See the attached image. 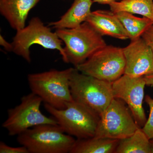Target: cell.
Segmentation results:
<instances>
[{
	"instance_id": "obj_1",
	"label": "cell",
	"mask_w": 153,
	"mask_h": 153,
	"mask_svg": "<svg viewBox=\"0 0 153 153\" xmlns=\"http://www.w3.org/2000/svg\"><path fill=\"white\" fill-rule=\"evenodd\" d=\"M73 69L29 74L28 81L31 91L41 97L44 103L57 109H65L74 101L69 86Z\"/></svg>"
},
{
	"instance_id": "obj_24",
	"label": "cell",
	"mask_w": 153,
	"mask_h": 153,
	"mask_svg": "<svg viewBox=\"0 0 153 153\" xmlns=\"http://www.w3.org/2000/svg\"><path fill=\"white\" fill-rule=\"evenodd\" d=\"M93 2L97 3L103 5H109L114 2L117 1L118 0H92Z\"/></svg>"
},
{
	"instance_id": "obj_25",
	"label": "cell",
	"mask_w": 153,
	"mask_h": 153,
	"mask_svg": "<svg viewBox=\"0 0 153 153\" xmlns=\"http://www.w3.org/2000/svg\"><path fill=\"white\" fill-rule=\"evenodd\" d=\"M150 146L151 153H153V139L150 140Z\"/></svg>"
},
{
	"instance_id": "obj_19",
	"label": "cell",
	"mask_w": 153,
	"mask_h": 153,
	"mask_svg": "<svg viewBox=\"0 0 153 153\" xmlns=\"http://www.w3.org/2000/svg\"><path fill=\"white\" fill-rule=\"evenodd\" d=\"M145 101L149 107V118L143 127L142 130L150 140L153 139V99L150 96L145 97Z\"/></svg>"
},
{
	"instance_id": "obj_15",
	"label": "cell",
	"mask_w": 153,
	"mask_h": 153,
	"mask_svg": "<svg viewBox=\"0 0 153 153\" xmlns=\"http://www.w3.org/2000/svg\"><path fill=\"white\" fill-rule=\"evenodd\" d=\"M120 141L95 137L77 139L70 153H115Z\"/></svg>"
},
{
	"instance_id": "obj_8",
	"label": "cell",
	"mask_w": 153,
	"mask_h": 153,
	"mask_svg": "<svg viewBox=\"0 0 153 153\" xmlns=\"http://www.w3.org/2000/svg\"><path fill=\"white\" fill-rule=\"evenodd\" d=\"M123 49L107 45L75 67L82 73L112 83L124 74Z\"/></svg>"
},
{
	"instance_id": "obj_7",
	"label": "cell",
	"mask_w": 153,
	"mask_h": 153,
	"mask_svg": "<svg viewBox=\"0 0 153 153\" xmlns=\"http://www.w3.org/2000/svg\"><path fill=\"white\" fill-rule=\"evenodd\" d=\"M61 42L55 32H52L41 19L35 17L30 20L27 27L17 30L12 44L13 52L29 63L31 60L30 48L35 44L41 45L45 49H57L65 62L66 56Z\"/></svg>"
},
{
	"instance_id": "obj_17",
	"label": "cell",
	"mask_w": 153,
	"mask_h": 153,
	"mask_svg": "<svg viewBox=\"0 0 153 153\" xmlns=\"http://www.w3.org/2000/svg\"><path fill=\"white\" fill-rule=\"evenodd\" d=\"M150 140L139 128L131 136L120 140L115 153H151Z\"/></svg>"
},
{
	"instance_id": "obj_9",
	"label": "cell",
	"mask_w": 153,
	"mask_h": 153,
	"mask_svg": "<svg viewBox=\"0 0 153 153\" xmlns=\"http://www.w3.org/2000/svg\"><path fill=\"white\" fill-rule=\"evenodd\" d=\"M124 102L114 98L100 115L94 137L121 140L131 136L140 127Z\"/></svg>"
},
{
	"instance_id": "obj_23",
	"label": "cell",
	"mask_w": 153,
	"mask_h": 153,
	"mask_svg": "<svg viewBox=\"0 0 153 153\" xmlns=\"http://www.w3.org/2000/svg\"><path fill=\"white\" fill-rule=\"evenodd\" d=\"M146 84L149 86H153V73L144 76Z\"/></svg>"
},
{
	"instance_id": "obj_11",
	"label": "cell",
	"mask_w": 153,
	"mask_h": 153,
	"mask_svg": "<svg viewBox=\"0 0 153 153\" xmlns=\"http://www.w3.org/2000/svg\"><path fill=\"white\" fill-rule=\"evenodd\" d=\"M126 66L124 74L140 77L153 73V52L141 37L131 41L123 48Z\"/></svg>"
},
{
	"instance_id": "obj_12",
	"label": "cell",
	"mask_w": 153,
	"mask_h": 153,
	"mask_svg": "<svg viewBox=\"0 0 153 153\" xmlns=\"http://www.w3.org/2000/svg\"><path fill=\"white\" fill-rule=\"evenodd\" d=\"M86 22L102 36L122 40L129 39L122 24L111 11L97 10L91 12Z\"/></svg>"
},
{
	"instance_id": "obj_6",
	"label": "cell",
	"mask_w": 153,
	"mask_h": 153,
	"mask_svg": "<svg viewBox=\"0 0 153 153\" xmlns=\"http://www.w3.org/2000/svg\"><path fill=\"white\" fill-rule=\"evenodd\" d=\"M43 100L31 92L22 97L21 103L8 110L7 118L2 127L11 136L22 134L29 129L41 125H58L54 117L46 116L41 112Z\"/></svg>"
},
{
	"instance_id": "obj_18",
	"label": "cell",
	"mask_w": 153,
	"mask_h": 153,
	"mask_svg": "<svg viewBox=\"0 0 153 153\" xmlns=\"http://www.w3.org/2000/svg\"><path fill=\"white\" fill-rule=\"evenodd\" d=\"M113 13L126 12L146 17L153 21V0H121L109 5Z\"/></svg>"
},
{
	"instance_id": "obj_13",
	"label": "cell",
	"mask_w": 153,
	"mask_h": 153,
	"mask_svg": "<svg viewBox=\"0 0 153 153\" xmlns=\"http://www.w3.org/2000/svg\"><path fill=\"white\" fill-rule=\"evenodd\" d=\"M40 0H0V13L16 30L25 27L30 11Z\"/></svg>"
},
{
	"instance_id": "obj_20",
	"label": "cell",
	"mask_w": 153,
	"mask_h": 153,
	"mask_svg": "<svg viewBox=\"0 0 153 153\" xmlns=\"http://www.w3.org/2000/svg\"><path fill=\"white\" fill-rule=\"evenodd\" d=\"M0 153H30L25 146L14 147L8 146L3 142L0 143Z\"/></svg>"
},
{
	"instance_id": "obj_10",
	"label": "cell",
	"mask_w": 153,
	"mask_h": 153,
	"mask_svg": "<svg viewBox=\"0 0 153 153\" xmlns=\"http://www.w3.org/2000/svg\"><path fill=\"white\" fill-rule=\"evenodd\" d=\"M146 85L144 76L133 77L125 74L112 83L114 98L119 99L127 105L140 128L143 126L147 121L143 105Z\"/></svg>"
},
{
	"instance_id": "obj_16",
	"label": "cell",
	"mask_w": 153,
	"mask_h": 153,
	"mask_svg": "<svg viewBox=\"0 0 153 153\" xmlns=\"http://www.w3.org/2000/svg\"><path fill=\"white\" fill-rule=\"evenodd\" d=\"M115 14L131 41L141 38L145 31L153 24V21L146 17L139 18L128 12H118Z\"/></svg>"
},
{
	"instance_id": "obj_14",
	"label": "cell",
	"mask_w": 153,
	"mask_h": 153,
	"mask_svg": "<svg viewBox=\"0 0 153 153\" xmlns=\"http://www.w3.org/2000/svg\"><path fill=\"white\" fill-rule=\"evenodd\" d=\"M92 0H74L71 7L57 22H51L49 26L58 29H72L86 22L91 13Z\"/></svg>"
},
{
	"instance_id": "obj_4",
	"label": "cell",
	"mask_w": 153,
	"mask_h": 153,
	"mask_svg": "<svg viewBox=\"0 0 153 153\" xmlns=\"http://www.w3.org/2000/svg\"><path fill=\"white\" fill-rule=\"evenodd\" d=\"M76 141L58 125L36 126L17 136L30 153H70Z\"/></svg>"
},
{
	"instance_id": "obj_3",
	"label": "cell",
	"mask_w": 153,
	"mask_h": 153,
	"mask_svg": "<svg viewBox=\"0 0 153 153\" xmlns=\"http://www.w3.org/2000/svg\"><path fill=\"white\" fill-rule=\"evenodd\" d=\"M69 86L74 101L100 116L114 98L112 83L79 72L73 68Z\"/></svg>"
},
{
	"instance_id": "obj_5",
	"label": "cell",
	"mask_w": 153,
	"mask_h": 153,
	"mask_svg": "<svg viewBox=\"0 0 153 153\" xmlns=\"http://www.w3.org/2000/svg\"><path fill=\"white\" fill-rule=\"evenodd\" d=\"M44 108L69 135L77 139L95 136L100 116L85 105L74 100L64 109H57L47 103H44Z\"/></svg>"
},
{
	"instance_id": "obj_22",
	"label": "cell",
	"mask_w": 153,
	"mask_h": 153,
	"mask_svg": "<svg viewBox=\"0 0 153 153\" xmlns=\"http://www.w3.org/2000/svg\"><path fill=\"white\" fill-rule=\"evenodd\" d=\"M0 44L3 46L7 51H13V46L12 44L8 43L1 35L0 36Z\"/></svg>"
},
{
	"instance_id": "obj_2",
	"label": "cell",
	"mask_w": 153,
	"mask_h": 153,
	"mask_svg": "<svg viewBox=\"0 0 153 153\" xmlns=\"http://www.w3.org/2000/svg\"><path fill=\"white\" fill-rule=\"evenodd\" d=\"M55 33L65 44V63L75 67L107 45L102 36L86 22L72 29L56 30Z\"/></svg>"
},
{
	"instance_id": "obj_21",
	"label": "cell",
	"mask_w": 153,
	"mask_h": 153,
	"mask_svg": "<svg viewBox=\"0 0 153 153\" xmlns=\"http://www.w3.org/2000/svg\"><path fill=\"white\" fill-rule=\"evenodd\" d=\"M141 38L153 52V24L143 33Z\"/></svg>"
}]
</instances>
